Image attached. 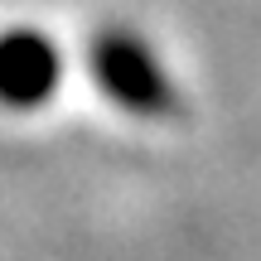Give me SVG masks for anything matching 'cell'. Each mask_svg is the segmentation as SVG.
Masks as SVG:
<instances>
[{
  "label": "cell",
  "instance_id": "cell-1",
  "mask_svg": "<svg viewBox=\"0 0 261 261\" xmlns=\"http://www.w3.org/2000/svg\"><path fill=\"white\" fill-rule=\"evenodd\" d=\"M92 73H97V83H102L107 97H116L121 107H130V112H140V116H160V112H169V102H174L160 63L145 54V44H140L136 34H126V29L97 34Z\"/></svg>",
  "mask_w": 261,
  "mask_h": 261
},
{
  "label": "cell",
  "instance_id": "cell-2",
  "mask_svg": "<svg viewBox=\"0 0 261 261\" xmlns=\"http://www.w3.org/2000/svg\"><path fill=\"white\" fill-rule=\"evenodd\" d=\"M58 48L39 29H5L0 34V102L24 112L54 97L58 87Z\"/></svg>",
  "mask_w": 261,
  "mask_h": 261
}]
</instances>
